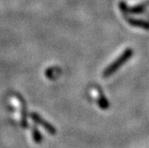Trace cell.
<instances>
[{
	"mask_svg": "<svg viewBox=\"0 0 149 148\" xmlns=\"http://www.w3.org/2000/svg\"><path fill=\"white\" fill-rule=\"evenodd\" d=\"M97 104L99 105L100 108H102L103 110L107 109L109 107V101H108L104 96L102 93L98 94V98H97Z\"/></svg>",
	"mask_w": 149,
	"mask_h": 148,
	"instance_id": "4",
	"label": "cell"
},
{
	"mask_svg": "<svg viewBox=\"0 0 149 148\" xmlns=\"http://www.w3.org/2000/svg\"><path fill=\"white\" fill-rule=\"evenodd\" d=\"M31 118L35 120V122H36L38 124H39L42 128H44V129H46L47 132H48L49 134H51V135H55V134L56 133V130L55 127L52 126V125H51L50 123H48L47 122H46V120H43L39 115L33 113L32 116H31Z\"/></svg>",
	"mask_w": 149,
	"mask_h": 148,
	"instance_id": "3",
	"label": "cell"
},
{
	"mask_svg": "<svg viewBox=\"0 0 149 148\" xmlns=\"http://www.w3.org/2000/svg\"><path fill=\"white\" fill-rule=\"evenodd\" d=\"M131 56H132V50L127 49L116 61H114L111 65H109V67H107L103 73V76L104 78H107V77H110L111 75H113L116 71L119 70V68L121 65L124 64L131 57Z\"/></svg>",
	"mask_w": 149,
	"mask_h": 148,
	"instance_id": "1",
	"label": "cell"
},
{
	"mask_svg": "<svg viewBox=\"0 0 149 148\" xmlns=\"http://www.w3.org/2000/svg\"><path fill=\"white\" fill-rule=\"evenodd\" d=\"M11 102L13 104V105L15 106V108H16V115H17V119L21 122V124L23 127H26V119H25V114H24V111H23V107L22 105L21 101L17 98V97H12L11 98Z\"/></svg>",
	"mask_w": 149,
	"mask_h": 148,
	"instance_id": "2",
	"label": "cell"
}]
</instances>
